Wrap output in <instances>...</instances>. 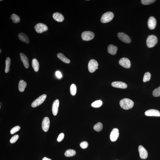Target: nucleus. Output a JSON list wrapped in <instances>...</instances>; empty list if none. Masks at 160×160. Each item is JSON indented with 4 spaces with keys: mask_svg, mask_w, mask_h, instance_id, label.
<instances>
[{
    "mask_svg": "<svg viewBox=\"0 0 160 160\" xmlns=\"http://www.w3.org/2000/svg\"><path fill=\"white\" fill-rule=\"evenodd\" d=\"M119 104L121 108L125 110L131 109L134 106V102L129 99L125 98L120 101Z\"/></svg>",
    "mask_w": 160,
    "mask_h": 160,
    "instance_id": "f257e3e1",
    "label": "nucleus"
},
{
    "mask_svg": "<svg viewBox=\"0 0 160 160\" xmlns=\"http://www.w3.org/2000/svg\"><path fill=\"white\" fill-rule=\"evenodd\" d=\"M158 40L156 36L153 35L149 36L146 39V45L149 48L155 46L157 43Z\"/></svg>",
    "mask_w": 160,
    "mask_h": 160,
    "instance_id": "f03ea898",
    "label": "nucleus"
},
{
    "mask_svg": "<svg viewBox=\"0 0 160 160\" xmlns=\"http://www.w3.org/2000/svg\"><path fill=\"white\" fill-rule=\"evenodd\" d=\"M114 17V14L112 12H107L103 15L101 18V21L103 23H108L112 20Z\"/></svg>",
    "mask_w": 160,
    "mask_h": 160,
    "instance_id": "7ed1b4c3",
    "label": "nucleus"
},
{
    "mask_svg": "<svg viewBox=\"0 0 160 160\" xmlns=\"http://www.w3.org/2000/svg\"><path fill=\"white\" fill-rule=\"evenodd\" d=\"M46 97V95L45 94L40 96L32 103V106L34 108L39 106L44 101Z\"/></svg>",
    "mask_w": 160,
    "mask_h": 160,
    "instance_id": "20e7f679",
    "label": "nucleus"
},
{
    "mask_svg": "<svg viewBox=\"0 0 160 160\" xmlns=\"http://www.w3.org/2000/svg\"><path fill=\"white\" fill-rule=\"evenodd\" d=\"M94 33L89 31L83 32L81 34V37L83 41H90L94 38Z\"/></svg>",
    "mask_w": 160,
    "mask_h": 160,
    "instance_id": "39448f33",
    "label": "nucleus"
},
{
    "mask_svg": "<svg viewBox=\"0 0 160 160\" xmlns=\"http://www.w3.org/2000/svg\"><path fill=\"white\" fill-rule=\"evenodd\" d=\"M36 32L38 33L47 31L48 30V27L47 25L43 23H39L36 24L34 27Z\"/></svg>",
    "mask_w": 160,
    "mask_h": 160,
    "instance_id": "423d86ee",
    "label": "nucleus"
},
{
    "mask_svg": "<svg viewBox=\"0 0 160 160\" xmlns=\"http://www.w3.org/2000/svg\"><path fill=\"white\" fill-rule=\"evenodd\" d=\"M98 63L97 61L94 59H91L89 61L88 64V69L89 71L91 73L94 72L98 69Z\"/></svg>",
    "mask_w": 160,
    "mask_h": 160,
    "instance_id": "0eeeda50",
    "label": "nucleus"
},
{
    "mask_svg": "<svg viewBox=\"0 0 160 160\" xmlns=\"http://www.w3.org/2000/svg\"><path fill=\"white\" fill-rule=\"evenodd\" d=\"M119 38L122 41L125 43H129L131 42V40L126 34L123 32H119L117 34Z\"/></svg>",
    "mask_w": 160,
    "mask_h": 160,
    "instance_id": "6e6552de",
    "label": "nucleus"
},
{
    "mask_svg": "<svg viewBox=\"0 0 160 160\" xmlns=\"http://www.w3.org/2000/svg\"><path fill=\"white\" fill-rule=\"evenodd\" d=\"M119 63L121 66L125 68H129L131 66L130 61L128 58H122L119 61Z\"/></svg>",
    "mask_w": 160,
    "mask_h": 160,
    "instance_id": "1a4fd4ad",
    "label": "nucleus"
},
{
    "mask_svg": "<svg viewBox=\"0 0 160 160\" xmlns=\"http://www.w3.org/2000/svg\"><path fill=\"white\" fill-rule=\"evenodd\" d=\"M50 125V121L49 118L46 117L44 118L42 123V128L45 132L48 131Z\"/></svg>",
    "mask_w": 160,
    "mask_h": 160,
    "instance_id": "9d476101",
    "label": "nucleus"
},
{
    "mask_svg": "<svg viewBox=\"0 0 160 160\" xmlns=\"http://www.w3.org/2000/svg\"><path fill=\"white\" fill-rule=\"evenodd\" d=\"M119 130L116 128L113 129L110 134V138L111 141L114 142L117 140L119 137Z\"/></svg>",
    "mask_w": 160,
    "mask_h": 160,
    "instance_id": "9b49d317",
    "label": "nucleus"
},
{
    "mask_svg": "<svg viewBox=\"0 0 160 160\" xmlns=\"http://www.w3.org/2000/svg\"><path fill=\"white\" fill-rule=\"evenodd\" d=\"M140 157L142 159H146L148 157V154L147 151L144 147L140 145L138 148Z\"/></svg>",
    "mask_w": 160,
    "mask_h": 160,
    "instance_id": "f8f14e48",
    "label": "nucleus"
},
{
    "mask_svg": "<svg viewBox=\"0 0 160 160\" xmlns=\"http://www.w3.org/2000/svg\"><path fill=\"white\" fill-rule=\"evenodd\" d=\"M145 115L148 116H156L160 117V112L159 111L154 109H150L146 111Z\"/></svg>",
    "mask_w": 160,
    "mask_h": 160,
    "instance_id": "ddd939ff",
    "label": "nucleus"
},
{
    "mask_svg": "<svg viewBox=\"0 0 160 160\" xmlns=\"http://www.w3.org/2000/svg\"><path fill=\"white\" fill-rule=\"evenodd\" d=\"M111 85L113 87L117 88L125 89L127 87V85L126 83L121 81L113 82Z\"/></svg>",
    "mask_w": 160,
    "mask_h": 160,
    "instance_id": "4468645a",
    "label": "nucleus"
},
{
    "mask_svg": "<svg viewBox=\"0 0 160 160\" xmlns=\"http://www.w3.org/2000/svg\"><path fill=\"white\" fill-rule=\"evenodd\" d=\"M148 25L149 28L150 30H154L156 25V20L155 18L153 16H151L149 18Z\"/></svg>",
    "mask_w": 160,
    "mask_h": 160,
    "instance_id": "2eb2a0df",
    "label": "nucleus"
},
{
    "mask_svg": "<svg viewBox=\"0 0 160 160\" xmlns=\"http://www.w3.org/2000/svg\"><path fill=\"white\" fill-rule=\"evenodd\" d=\"M59 101L58 99H56L55 101L52 104V114L54 116L57 115L58 111V109L59 106Z\"/></svg>",
    "mask_w": 160,
    "mask_h": 160,
    "instance_id": "dca6fc26",
    "label": "nucleus"
},
{
    "mask_svg": "<svg viewBox=\"0 0 160 160\" xmlns=\"http://www.w3.org/2000/svg\"><path fill=\"white\" fill-rule=\"evenodd\" d=\"M20 55L21 61L22 62L25 68L28 69L29 67V64L28 58L24 54L22 53L20 54Z\"/></svg>",
    "mask_w": 160,
    "mask_h": 160,
    "instance_id": "f3484780",
    "label": "nucleus"
},
{
    "mask_svg": "<svg viewBox=\"0 0 160 160\" xmlns=\"http://www.w3.org/2000/svg\"><path fill=\"white\" fill-rule=\"evenodd\" d=\"M18 37L20 40L21 41L26 43L27 44H29L30 43V39L26 34L21 33L18 34Z\"/></svg>",
    "mask_w": 160,
    "mask_h": 160,
    "instance_id": "a211bd4d",
    "label": "nucleus"
},
{
    "mask_svg": "<svg viewBox=\"0 0 160 160\" xmlns=\"http://www.w3.org/2000/svg\"><path fill=\"white\" fill-rule=\"evenodd\" d=\"M52 16L54 20L59 22H62L64 20L63 16L59 12H55L54 14Z\"/></svg>",
    "mask_w": 160,
    "mask_h": 160,
    "instance_id": "6ab92c4d",
    "label": "nucleus"
},
{
    "mask_svg": "<svg viewBox=\"0 0 160 160\" xmlns=\"http://www.w3.org/2000/svg\"><path fill=\"white\" fill-rule=\"evenodd\" d=\"M117 49L118 48L117 47L112 45H109L107 48L108 53L112 55H115L117 53Z\"/></svg>",
    "mask_w": 160,
    "mask_h": 160,
    "instance_id": "aec40b11",
    "label": "nucleus"
},
{
    "mask_svg": "<svg viewBox=\"0 0 160 160\" xmlns=\"http://www.w3.org/2000/svg\"><path fill=\"white\" fill-rule=\"evenodd\" d=\"M32 65L34 71L37 72L39 69V64L37 60L35 59H34L32 60Z\"/></svg>",
    "mask_w": 160,
    "mask_h": 160,
    "instance_id": "412c9836",
    "label": "nucleus"
},
{
    "mask_svg": "<svg viewBox=\"0 0 160 160\" xmlns=\"http://www.w3.org/2000/svg\"><path fill=\"white\" fill-rule=\"evenodd\" d=\"M27 86V83L23 80L20 81L19 84V89L20 92H23L24 91L25 88Z\"/></svg>",
    "mask_w": 160,
    "mask_h": 160,
    "instance_id": "4be33fe9",
    "label": "nucleus"
},
{
    "mask_svg": "<svg viewBox=\"0 0 160 160\" xmlns=\"http://www.w3.org/2000/svg\"><path fill=\"white\" fill-rule=\"evenodd\" d=\"M57 56L63 62L66 63H70V59L65 57L63 54L61 53L58 54Z\"/></svg>",
    "mask_w": 160,
    "mask_h": 160,
    "instance_id": "5701e85b",
    "label": "nucleus"
},
{
    "mask_svg": "<svg viewBox=\"0 0 160 160\" xmlns=\"http://www.w3.org/2000/svg\"><path fill=\"white\" fill-rule=\"evenodd\" d=\"M11 63V60L9 57H7L5 61L6 66L5 69V72L6 73H8L9 72L10 70V66Z\"/></svg>",
    "mask_w": 160,
    "mask_h": 160,
    "instance_id": "b1692460",
    "label": "nucleus"
},
{
    "mask_svg": "<svg viewBox=\"0 0 160 160\" xmlns=\"http://www.w3.org/2000/svg\"><path fill=\"white\" fill-rule=\"evenodd\" d=\"M76 152L73 150L69 149L67 150L65 153V155L66 157H70L75 155Z\"/></svg>",
    "mask_w": 160,
    "mask_h": 160,
    "instance_id": "393cba45",
    "label": "nucleus"
},
{
    "mask_svg": "<svg viewBox=\"0 0 160 160\" xmlns=\"http://www.w3.org/2000/svg\"><path fill=\"white\" fill-rule=\"evenodd\" d=\"M103 128L102 124L101 123L99 122L94 125V129L97 132L100 131L102 130Z\"/></svg>",
    "mask_w": 160,
    "mask_h": 160,
    "instance_id": "a878e982",
    "label": "nucleus"
},
{
    "mask_svg": "<svg viewBox=\"0 0 160 160\" xmlns=\"http://www.w3.org/2000/svg\"><path fill=\"white\" fill-rule=\"evenodd\" d=\"M11 18L12 22L15 23H19L20 21V18L19 16L15 14H12Z\"/></svg>",
    "mask_w": 160,
    "mask_h": 160,
    "instance_id": "bb28decb",
    "label": "nucleus"
},
{
    "mask_svg": "<svg viewBox=\"0 0 160 160\" xmlns=\"http://www.w3.org/2000/svg\"><path fill=\"white\" fill-rule=\"evenodd\" d=\"M70 92L72 96H75L77 92V88L75 84H72L70 87Z\"/></svg>",
    "mask_w": 160,
    "mask_h": 160,
    "instance_id": "cd10ccee",
    "label": "nucleus"
},
{
    "mask_svg": "<svg viewBox=\"0 0 160 160\" xmlns=\"http://www.w3.org/2000/svg\"><path fill=\"white\" fill-rule=\"evenodd\" d=\"M102 104V102L100 100L96 101L92 103L91 104V106L94 108H98L100 107Z\"/></svg>",
    "mask_w": 160,
    "mask_h": 160,
    "instance_id": "c85d7f7f",
    "label": "nucleus"
},
{
    "mask_svg": "<svg viewBox=\"0 0 160 160\" xmlns=\"http://www.w3.org/2000/svg\"><path fill=\"white\" fill-rule=\"evenodd\" d=\"M151 77V74L150 72L145 73L143 77V81L144 82L150 81Z\"/></svg>",
    "mask_w": 160,
    "mask_h": 160,
    "instance_id": "c756f323",
    "label": "nucleus"
},
{
    "mask_svg": "<svg viewBox=\"0 0 160 160\" xmlns=\"http://www.w3.org/2000/svg\"><path fill=\"white\" fill-rule=\"evenodd\" d=\"M152 94L154 97H157L160 96V86L155 89L153 92Z\"/></svg>",
    "mask_w": 160,
    "mask_h": 160,
    "instance_id": "7c9ffc66",
    "label": "nucleus"
},
{
    "mask_svg": "<svg viewBox=\"0 0 160 160\" xmlns=\"http://www.w3.org/2000/svg\"><path fill=\"white\" fill-rule=\"evenodd\" d=\"M156 1L154 0H142L141 2L143 5H147L151 4Z\"/></svg>",
    "mask_w": 160,
    "mask_h": 160,
    "instance_id": "2f4dec72",
    "label": "nucleus"
},
{
    "mask_svg": "<svg viewBox=\"0 0 160 160\" xmlns=\"http://www.w3.org/2000/svg\"><path fill=\"white\" fill-rule=\"evenodd\" d=\"M20 127L19 126H17L14 127L10 130V133L11 134H13L16 132L19 131L20 129Z\"/></svg>",
    "mask_w": 160,
    "mask_h": 160,
    "instance_id": "473e14b6",
    "label": "nucleus"
},
{
    "mask_svg": "<svg viewBox=\"0 0 160 160\" xmlns=\"http://www.w3.org/2000/svg\"><path fill=\"white\" fill-rule=\"evenodd\" d=\"M19 136L18 135H16L12 136L10 140V142L11 143H15L19 139Z\"/></svg>",
    "mask_w": 160,
    "mask_h": 160,
    "instance_id": "72a5a7b5",
    "label": "nucleus"
},
{
    "mask_svg": "<svg viewBox=\"0 0 160 160\" xmlns=\"http://www.w3.org/2000/svg\"><path fill=\"white\" fill-rule=\"evenodd\" d=\"M88 145V143L86 141H83L80 143V146L82 148L85 149L87 148Z\"/></svg>",
    "mask_w": 160,
    "mask_h": 160,
    "instance_id": "f704fd0d",
    "label": "nucleus"
},
{
    "mask_svg": "<svg viewBox=\"0 0 160 160\" xmlns=\"http://www.w3.org/2000/svg\"><path fill=\"white\" fill-rule=\"evenodd\" d=\"M64 134L63 133H61L59 135L57 138V141L59 142H61L64 139Z\"/></svg>",
    "mask_w": 160,
    "mask_h": 160,
    "instance_id": "c9c22d12",
    "label": "nucleus"
},
{
    "mask_svg": "<svg viewBox=\"0 0 160 160\" xmlns=\"http://www.w3.org/2000/svg\"><path fill=\"white\" fill-rule=\"evenodd\" d=\"M56 77L59 78H61L62 77V75L61 72L59 71H57L56 72Z\"/></svg>",
    "mask_w": 160,
    "mask_h": 160,
    "instance_id": "e433bc0d",
    "label": "nucleus"
},
{
    "mask_svg": "<svg viewBox=\"0 0 160 160\" xmlns=\"http://www.w3.org/2000/svg\"><path fill=\"white\" fill-rule=\"evenodd\" d=\"M42 160H52L50 158H48L46 157H44Z\"/></svg>",
    "mask_w": 160,
    "mask_h": 160,
    "instance_id": "4c0bfd02",
    "label": "nucleus"
},
{
    "mask_svg": "<svg viewBox=\"0 0 160 160\" xmlns=\"http://www.w3.org/2000/svg\"><path fill=\"white\" fill-rule=\"evenodd\" d=\"M2 52V50L1 49H0V53H1Z\"/></svg>",
    "mask_w": 160,
    "mask_h": 160,
    "instance_id": "58836bf2",
    "label": "nucleus"
},
{
    "mask_svg": "<svg viewBox=\"0 0 160 160\" xmlns=\"http://www.w3.org/2000/svg\"></svg>",
    "mask_w": 160,
    "mask_h": 160,
    "instance_id": "ea45409f",
    "label": "nucleus"
}]
</instances>
